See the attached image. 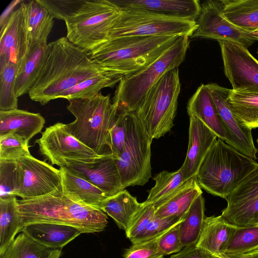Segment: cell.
<instances>
[{"instance_id":"obj_1","label":"cell","mask_w":258,"mask_h":258,"mask_svg":"<svg viewBox=\"0 0 258 258\" xmlns=\"http://www.w3.org/2000/svg\"><path fill=\"white\" fill-rule=\"evenodd\" d=\"M104 73L108 72L90 58L89 52L62 37L48 43L43 67L28 94L44 105L65 90Z\"/></svg>"},{"instance_id":"obj_2","label":"cell","mask_w":258,"mask_h":258,"mask_svg":"<svg viewBox=\"0 0 258 258\" xmlns=\"http://www.w3.org/2000/svg\"><path fill=\"white\" fill-rule=\"evenodd\" d=\"M179 37H114L107 40L89 53L90 58L106 72L123 79L146 68Z\"/></svg>"},{"instance_id":"obj_3","label":"cell","mask_w":258,"mask_h":258,"mask_svg":"<svg viewBox=\"0 0 258 258\" xmlns=\"http://www.w3.org/2000/svg\"><path fill=\"white\" fill-rule=\"evenodd\" d=\"M18 206L24 227L34 223H52L91 233L103 231L108 224L103 211L73 202L63 195L61 187L45 196L18 200Z\"/></svg>"},{"instance_id":"obj_4","label":"cell","mask_w":258,"mask_h":258,"mask_svg":"<svg viewBox=\"0 0 258 258\" xmlns=\"http://www.w3.org/2000/svg\"><path fill=\"white\" fill-rule=\"evenodd\" d=\"M257 164L254 160L217 138L202 162L196 178L201 188L225 199Z\"/></svg>"},{"instance_id":"obj_5","label":"cell","mask_w":258,"mask_h":258,"mask_svg":"<svg viewBox=\"0 0 258 258\" xmlns=\"http://www.w3.org/2000/svg\"><path fill=\"white\" fill-rule=\"evenodd\" d=\"M69 102L67 108L75 117L73 122L67 124L70 133L98 154H112L109 132L117 109L110 96L99 93Z\"/></svg>"},{"instance_id":"obj_6","label":"cell","mask_w":258,"mask_h":258,"mask_svg":"<svg viewBox=\"0 0 258 258\" xmlns=\"http://www.w3.org/2000/svg\"><path fill=\"white\" fill-rule=\"evenodd\" d=\"M189 45V37L179 36L160 57L146 68L122 79L112 99L117 110L136 112L145 95L166 73L183 61Z\"/></svg>"},{"instance_id":"obj_7","label":"cell","mask_w":258,"mask_h":258,"mask_svg":"<svg viewBox=\"0 0 258 258\" xmlns=\"http://www.w3.org/2000/svg\"><path fill=\"white\" fill-rule=\"evenodd\" d=\"M121 10L111 0L84 1L64 21L66 37L79 48L90 52L108 40Z\"/></svg>"},{"instance_id":"obj_8","label":"cell","mask_w":258,"mask_h":258,"mask_svg":"<svg viewBox=\"0 0 258 258\" xmlns=\"http://www.w3.org/2000/svg\"><path fill=\"white\" fill-rule=\"evenodd\" d=\"M179 70L166 73L149 90L135 112L152 139H158L173 126L180 92Z\"/></svg>"},{"instance_id":"obj_9","label":"cell","mask_w":258,"mask_h":258,"mask_svg":"<svg viewBox=\"0 0 258 258\" xmlns=\"http://www.w3.org/2000/svg\"><path fill=\"white\" fill-rule=\"evenodd\" d=\"M126 138L121 156L116 158L123 188L143 185L151 177L152 140L135 112H124Z\"/></svg>"},{"instance_id":"obj_10","label":"cell","mask_w":258,"mask_h":258,"mask_svg":"<svg viewBox=\"0 0 258 258\" xmlns=\"http://www.w3.org/2000/svg\"><path fill=\"white\" fill-rule=\"evenodd\" d=\"M197 27L196 21L135 10H121L108 39L130 36L191 37Z\"/></svg>"},{"instance_id":"obj_11","label":"cell","mask_w":258,"mask_h":258,"mask_svg":"<svg viewBox=\"0 0 258 258\" xmlns=\"http://www.w3.org/2000/svg\"><path fill=\"white\" fill-rule=\"evenodd\" d=\"M36 143L40 153L52 165L59 167L94 163L105 155L98 154L83 144L70 133L67 124L62 122L46 127Z\"/></svg>"},{"instance_id":"obj_12","label":"cell","mask_w":258,"mask_h":258,"mask_svg":"<svg viewBox=\"0 0 258 258\" xmlns=\"http://www.w3.org/2000/svg\"><path fill=\"white\" fill-rule=\"evenodd\" d=\"M222 0H208L201 4V11L196 20L197 27L192 38L212 39L239 44L247 48L257 39L228 21L223 14Z\"/></svg>"},{"instance_id":"obj_13","label":"cell","mask_w":258,"mask_h":258,"mask_svg":"<svg viewBox=\"0 0 258 258\" xmlns=\"http://www.w3.org/2000/svg\"><path fill=\"white\" fill-rule=\"evenodd\" d=\"M18 187L16 197L30 199L45 196L61 188L59 169L31 154L16 161Z\"/></svg>"},{"instance_id":"obj_14","label":"cell","mask_w":258,"mask_h":258,"mask_svg":"<svg viewBox=\"0 0 258 258\" xmlns=\"http://www.w3.org/2000/svg\"><path fill=\"white\" fill-rule=\"evenodd\" d=\"M224 73L236 92L258 94V60L247 48L234 42L218 41Z\"/></svg>"},{"instance_id":"obj_15","label":"cell","mask_w":258,"mask_h":258,"mask_svg":"<svg viewBox=\"0 0 258 258\" xmlns=\"http://www.w3.org/2000/svg\"><path fill=\"white\" fill-rule=\"evenodd\" d=\"M221 216L236 227L258 225V163L225 199Z\"/></svg>"},{"instance_id":"obj_16","label":"cell","mask_w":258,"mask_h":258,"mask_svg":"<svg viewBox=\"0 0 258 258\" xmlns=\"http://www.w3.org/2000/svg\"><path fill=\"white\" fill-rule=\"evenodd\" d=\"M205 87L216 106L219 116L228 135L226 143L250 158L257 159L251 130L242 125L231 110L227 98L231 89L216 83H209Z\"/></svg>"},{"instance_id":"obj_17","label":"cell","mask_w":258,"mask_h":258,"mask_svg":"<svg viewBox=\"0 0 258 258\" xmlns=\"http://www.w3.org/2000/svg\"><path fill=\"white\" fill-rule=\"evenodd\" d=\"M1 25L0 64L10 63L18 69L29 50L24 7L20 3Z\"/></svg>"},{"instance_id":"obj_18","label":"cell","mask_w":258,"mask_h":258,"mask_svg":"<svg viewBox=\"0 0 258 258\" xmlns=\"http://www.w3.org/2000/svg\"><path fill=\"white\" fill-rule=\"evenodd\" d=\"M66 167L100 189L107 197L124 189L112 154L105 155L94 163Z\"/></svg>"},{"instance_id":"obj_19","label":"cell","mask_w":258,"mask_h":258,"mask_svg":"<svg viewBox=\"0 0 258 258\" xmlns=\"http://www.w3.org/2000/svg\"><path fill=\"white\" fill-rule=\"evenodd\" d=\"M120 10H135L196 21L201 11L198 0H111Z\"/></svg>"},{"instance_id":"obj_20","label":"cell","mask_w":258,"mask_h":258,"mask_svg":"<svg viewBox=\"0 0 258 258\" xmlns=\"http://www.w3.org/2000/svg\"><path fill=\"white\" fill-rule=\"evenodd\" d=\"M217 138L201 120L189 117L188 149L185 160L180 167L184 182L196 176L204 157Z\"/></svg>"},{"instance_id":"obj_21","label":"cell","mask_w":258,"mask_h":258,"mask_svg":"<svg viewBox=\"0 0 258 258\" xmlns=\"http://www.w3.org/2000/svg\"><path fill=\"white\" fill-rule=\"evenodd\" d=\"M45 122L44 117L38 113L18 108L0 111V139L13 135L29 143L41 132Z\"/></svg>"},{"instance_id":"obj_22","label":"cell","mask_w":258,"mask_h":258,"mask_svg":"<svg viewBox=\"0 0 258 258\" xmlns=\"http://www.w3.org/2000/svg\"><path fill=\"white\" fill-rule=\"evenodd\" d=\"M63 195L74 202L100 210L108 198L104 192L66 166L59 168Z\"/></svg>"},{"instance_id":"obj_23","label":"cell","mask_w":258,"mask_h":258,"mask_svg":"<svg viewBox=\"0 0 258 258\" xmlns=\"http://www.w3.org/2000/svg\"><path fill=\"white\" fill-rule=\"evenodd\" d=\"M202 194L196 176L193 177L154 205L155 215L161 218L184 217L194 201Z\"/></svg>"},{"instance_id":"obj_24","label":"cell","mask_w":258,"mask_h":258,"mask_svg":"<svg viewBox=\"0 0 258 258\" xmlns=\"http://www.w3.org/2000/svg\"><path fill=\"white\" fill-rule=\"evenodd\" d=\"M187 112L189 117L196 118L203 122L218 138L226 142L227 133L205 85L200 86L189 99Z\"/></svg>"},{"instance_id":"obj_25","label":"cell","mask_w":258,"mask_h":258,"mask_svg":"<svg viewBox=\"0 0 258 258\" xmlns=\"http://www.w3.org/2000/svg\"><path fill=\"white\" fill-rule=\"evenodd\" d=\"M21 232L47 247L61 249L82 233L71 226L46 222L30 224Z\"/></svg>"},{"instance_id":"obj_26","label":"cell","mask_w":258,"mask_h":258,"mask_svg":"<svg viewBox=\"0 0 258 258\" xmlns=\"http://www.w3.org/2000/svg\"><path fill=\"white\" fill-rule=\"evenodd\" d=\"M236 229L221 215L206 217L196 246L215 256H219L224 253L226 246Z\"/></svg>"},{"instance_id":"obj_27","label":"cell","mask_w":258,"mask_h":258,"mask_svg":"<svg viewBox=\"0 0 258 258\" xmlns=\"http://www.w3.org/2000/svg\"><path fill=\"white\" fill-rule=\"evenodd\" d=\"M47 44L43 42L29 48L15 78V90L18 97L28 93L39 76L46 58Z\"/></svg>"},{"instance_id":"obj_28","label":"cell","mask_w":258,"mask_h":258,"mask_svg":"<svg viewBox=\"0 0 258 258\" xmlns=\"http://www.w3.org/2000/svg\"><path fill=\"white\" fill-rule=\"evenodd\" d=\"M24 7L28 33L29 48L47 42L54 24V18L37 0L24 3Z\"/></svg>"},{"instance_id":"obj_29","label":"cell","mask_w":258,"mask_h":258,"mask_svg":"<svg viewBox=\"0 0 258 258\" xmlns=\"http://www.w3.org/2000/svg\"><path fill=\"white\" fill-rule=\"evenodd\" d=\"M142 206L136 197L124 189L115 195L107 198L100 210L111 217L117 225L125 231L134 215Z\"/></svg>"},{"instance_id":"obj_30","label":"cell","mask_w":258,"mask_h":258,"mask_svg":"<svg viewBox=\"0 0 258 258\" xmlns=\"http://www.w3.org/2000/svg\"><path fill=\"white\" fill-rule=\"evenodd\" d=\"M23 227L16 197L0 198V255L6 250Z\"/></svg>"},{"instance_id":"obj_31","label":"cell","mask_w":258,"mask_h":258,"mask_svg":"<svg viewBox=\"0 0 258 258\" xmlns=\"http://www.w3.org/2000/svg\"><path fill=\"white\" fill-rule=\"evenodd\" d=\"M225 17L249 32L258 29V0H222Z\"/></svg>"},{"instance_id":"obj_32","label":"cell","mask_w":258,"mask_h":258,"mask_svg":"<svg viewBox=\"0 0 258 258\" xmlns=\"http://www.w3.org/2000/svg\"><path fill=\"white\" fill-rule=\"evenodd\" d=\"M61 252V248L47 247L21 232L0 258H59Z\"/></svg>"},{"instance_id":"obj_33","label":"cell","mask_w":258,"mask_h":258,"mask_svg":"<svg viewBox=\"0 0 258 258\" xmlns=\"http://www.w3.org/2000/svg\"><path fill=\"white\" fill-rule=\"evenodd\" d=\"M227 102L242 125L250 130L258 128V94L236 92L231 89Z\"/></svg>"},{"instance_id":"obj_34","label":"cell","mask_w":258,"mask_h":258,"mask_svg":"<svg viewBox=\"0 0 258 258\" xmlns=\"http://www.w3.org/2000/svg\"><path fill=\"white\" fill-rule=\"evenodd\" d=\"M205 210V200L202 194L194 201L183 220L179 224V235L183 247L197 245L206 217Z\"/></svg>"},{"instance_id":"obj_35","label":"cell","mask_w":258,"mask_h":258,"mask_svg":"<svg viewBox=\"0 0 258 258\" xmlns=\"http://www.w3.org/2000/svg\"><path fill=\"white\" fill-rule=\"evenodd\" d=\"M122 78L109 73H104L84 80L74 87L62 92L58 98L68 101L92 97L105 88H112Z\"/></svg>"},{"instance_id":"obj_36","label":"cell","mask_w":258,"mask_h":258,"mask_svg":"<svg viewBox=\"0 0 258 258\" xmlns=\"http://www.w3.org/2000/svg\"><path fill=\"white\" fill-rule=\"evenodd\" d=\"M154 186L149 191L144 204L155 205L177 189L184 182L181 168L176 171H163L153 177Z\"/></svg>"},{"instance_id":"obj_37","label":"cell","mask_w":258,"mask_h":258,"mask_svg":"<svg viewBox=\"0 0 258 258\" xmlns=\"http://www.w3.org/2000/svg\"><path fill=\"white\" fill-rule=\"evenodd\" d=\"M18 68L10 63L0 64V111L18 108V96L15 90Z\"/></svg>"},{"instance_id":"obj_38","label":"cell","mask_w":258,"mask_h":258,"mask_svg":"<svg viewBox=\"0 0 258 258\" xmlns=\"http://www.w3.org/2000/svg\"><path fill=\"white\" fill-rule=\"evenodd\" d=\"M258 250V225L236 227L229 240L224 253L242 254Z\"/></svg>"},{"instance_id":"obj_39","label":"cell","mask_w":258,"mask_h":258,"mask_svg":"<svg viewBox=\"0 0 258 258\" xmlns=\"http://www.w3.org/2000/svg\"><path fill=\"white\" fill-rule=\"evenodd\" d=\"M29 143L23 139L9 135L0 139V161H15L30 155Z\"/></svg>"},{"instance_id":"obj_40","label":"cell","mask_w":258,"mask_h":258,"mask_svg":"<svg viewBox=\"0 0 258 258\" xmlns=\"http://www.w3.org/2000/svg\"><path fill=\"white\" fill-rule=\"evenodd\" d=\"M18 187L16 162L0 161V198L15 196Z\"/></svg>"},{"instance_id":"obj_41","label":"cell","mask_w":258,"mask_h":258,"mask_svg":"<svg viewBox=\"0 0 258 258\" xmlns=\"http://www.w3.org/2000/svg\"><path fill=\"white\" fill-rule=\"evenodd\" d=\"M184 218L177 216L161 218L155 215L145 229L131 241L132 243L146 241L162 235L180 223Z\"/></svg>"},{"instance_id":"obj_42","label":"cell","mask_w":258,"mask_h":258,"mask_svg":"<svg viewBox=\"0 0 258 258\" xmlns=\"http://www.w3.org/2000/svg\"><path fill=\"white\" fill-rule=\"evenodd\" d=\"M109 136L111 153L116 159H118L123 152L125 142L124 112L117 109L116 115L110 130Z\"/></svg>"},{"instance_id":"obj_43","label":"cell","mask_w":258,"mask_h":258,"mask_svg":"<svg viewBox=\"0 0 258 258\" xmlns=\"http://www.w3.org/2000/svg\"><path fill=\"white\" fill-rule=\"evenodd\" d=\"M155 208L153 204L142 206L134 215L128 228L125 231L126 237L132 241L147 227L155 215Z\"/></svg>"},{"instance_id":"obj_44","label":"cell","mask_w":258,"mask_h":258,"mask_svg":"<svg viewBox=\"0 0 258 258\" xmlns=\"http://www.w3.org/2000/svg\"><path fill=\"white\" fill-rule=\"evenodd\" d=\"M162 235L132 243V246L125 250L123 258H164V255L160 250L158 244V240Z\"/></svg>"},{"instance_id":"obj_45","label":"cell","mask_w":258,"mask_h":258,"mask_svg":"<svg viewBox=\"0 0 258 258\" xmlns=\"http://www.w3.org/2000/svg\"><path fill=\"white\" fill-rule=\"evenodd\" d=\"M54 19L64 21L79 9L84 1L37 0Z\"/></svg>"},{"instance_id":"obj_46","label":"cell","mask_w":258,"mask_h":258,"mask_svg":"<svg viewBox=\"0 0 258 258\" xmlns=\"http://www.w3.org/2000/svg\"><path fill=\"white\" fill-rule=\"evenodd\" d=\"M179 224L165 232L158 240L159 248L164 255L178 252L183 247L179 235Z\"/></svg>"},{"instance_id":"obj_47","label":"cell","mask_w":258,"mask_h":258,"mask_svg":"<svg viewBox=\"0 0 258 258\" xmlns=\"http://www.w3.org/2000/svg\"><path fill=\"white\" fill-rule=\"evenodd\" d=\"M169 258H215V256L196 245L184 247L183 249Z\"/></svg>"},{"instance_id":"obj_48","label":"cell","mask_w":258,"mask_h":258,"mask_svg":"<svg viewBox=\"0 0 258 258\" xmlns=\"http://www.w3.org/2000/svg\"><path fill=\"white\" fill-rule=\"evenodd\" d=\"M215 258H253L252 252L242 254H230L224 253L215 256Z\"/></svg>"},{"instance_id":"obj_49","label":"cell","mask_w":258,"mask_h":258,"mask_svg":"<svg viewBox=\"0 0 258 258\" xmlns=\"http://www.w3.org/2000/svg\"><path fill=\"white\" fill-rule=\"evenodd\" d=\"M250 35L258 40V29L250 32Z\"/></svg>"},{"instance_id":"obj_50","label":"cell","mask_w":258,"mask_h":258,"mask_svg":"<svg viewBox=\"0 0 258 258\" xmlns=\"http://www.w3.org/2000/svg\"><path fill=\"white\" fill-rule=\"evenodd\" d=\"M253 258H258V250L252 252Z\"/></svg>"},{"instance_id":"obj_51","label":"cell","mask_w":258,"mask_h":258,"mask_svg":"<svg viewBox=\"0 0 258 258\" xmlns=\"http://www.w3.org/2000/svg\"><path fill=\"white\" fill-rule=\"evenodd\" d=\"M256 142H257V144H258V138H257V140H256Z\"/></svg>"},{"instance_id":"obj_52","label":"cell","mask_w":258,"mask_h":258,"mask_svg":"<svg viewBox=\"0 0 258 258\" xmlns=\"http://www.w3.org/2000/svg\"><path fill=\"white\" fill-rule=\"evenodd\" d=\"M257 53H258V50H257Z\"/></svg>"}]
</instances>
